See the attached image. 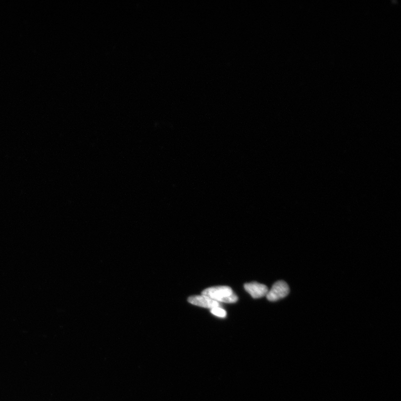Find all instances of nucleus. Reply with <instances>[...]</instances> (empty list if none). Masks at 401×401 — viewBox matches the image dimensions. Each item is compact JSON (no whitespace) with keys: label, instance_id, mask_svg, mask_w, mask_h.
Wrapping results in <instances>:
<instances>
[{"label":"nucleus","instance_id":"nucleus-1","mask_svg":"<svg viewBox=\"0 0 401 401\" xmlns=\"http://www.w3.org/2000/svg\"><path fill=\"white\" fill-rule=\"evenodd\" d=\"M233 294V290L230 287L227 286L209 288L204 289L202 292V295L208 297L218 302H222L224 299L231 296Z\"/></svg>","mask_w":401,"mask_h":401},{"label":"nucleus","instance_id":"nucleus-2","mask_svg":"<svg viewBox=\"0 0 401 401\" xmlns=\"http://www.w3.org/2000/svg\"><path fill=\"white\" fill-rule=\"evenodd\" d=\"M289 292L290 289L287 283L284 281H278L273 285L266 296L267 300L275 301L286 297Z\"/></svg>","mask_w":401,"mask_h":401},{"label":"nucleus","instance_id":"nucleus-3","mask_svg":"<svg viewBox=\"0 0 401 401\" xmlns=\"http://www.w3.org/2000/svg\"><path fill=\"white\" fill-rule=\"evenodd\" d=\"M188 301L192 304L210 309L221 306L220 302L203 295L191 296L189 298Z\"/></svg>","mask_w":401,"mask_h":401},{"label":"nucleus","instance_id":"nucleus-4","mask_svg":"<svg viewBox=\"0 0 401 401\" xmlns=\"http://www.w3.org/2000/svg\"><path fill=\"white\" fill-rule=\"evenodd\" d=\"M244 288L253 299L260 298L266 296L269 292L265 285L257 282H251L244 285Z\"/></svg>","mask_w":401,"mask_h":401},{"label":"nucleus","instance_id":"nucleus-5","mask_svg":"<svg viewBox=\"0 0 401 401\" xmlns=\"http://www.w3.org/2000/svg\"><path fill=\"white\" fill-rule=\"evenodd\" d=\"M211 313L220 318H225L227 315L226 311L220 307H214L211 309Z\"/></svg>","mask_w":401,"mask_h":401}]
</instances>
